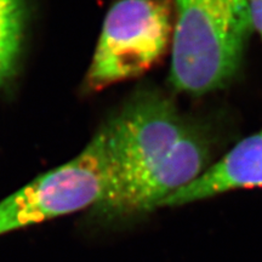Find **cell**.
<instances>
[{"label":"cell","mask_w":262,"mask_h":262,"mask_svg":"<svg viewBox=\"0 0 262 262\" xmlns=\"http://www.w3.org/2000/svg\"><path fill=\"white\" fill-rule=\"evenodd\" d=\"M111 182L94 209L110 222L149 214L202 175L217 150V134L202 118L183 112L171 97L142 89L107 125Z\"/></svg>","instance_id":"cell-1"},{"label":"cell","mask_w":262,"mask_h":262,"mask_svg":"<svg viewBox=\"0 0 262 262\" xmlns=\"http://www.w3.org/2000/svg\"><path fill=\"white\" fill-rule=\"evenodd\" d=\"M169 81L203 96L227 88L241 71L254 32L247 0H173Z\"/></svg>","instance_id":"cell-2"},{"label":"cell","mask_w":262,"mask_h":262,"mask_svg":"<svg viewBox=\"0 0 262 262\" xmlns=\"http://www.w3.org/2000/svg\"><path fill=\"white\" fill-rule=\"evenodd\" d=\"M111 182V158L102 127L63 165L38 176L0 202V235L101 204Z\"/></svg>","instance_id":"cell-3"},{"label":"cell","mask_w":262,"mask_h":262,"mask_svg":"<svg viewBox=\"0 0 262 262\" xmlns=\"http://www.w3.org/2000/svg\"><path fill=\"white\" fill-rule=\"evenodd\" d=\"M262 187V127L241 140L194 181L169 199L165 206L205 201L231 191Z\"/></svg>","instance_id":"cell-5"},{"label":"cell","mask_w":262,"mask_h":262,"mask_svg":"<svg viewBox=\"0 0 262 262\" xmlns=\"http://www.w3.org/2000/svg\"><path fill=\"white\" fill-rule=\"evenodd\" d=\"M169 0H119L110 9L88 73V86L100 90L149 70L172 37Z\"/></svg>","instance_id":"cell-4"},{"label":"cell","mask_w":262,"mask_h":262,"mask_svg":"<svg viewBox=\"0 0 262 262\" xmlns=\"http://www.w3.org/2000/svg\"><path fill=\"white\" fill-rule=\"evenodd\" d=\"M26 24V0H0V89L8 86L17 73Z\"/></svg>","instance_id":"cell-6"},{"label":"cell","mask_w":262,"mask_h":262,"mask_svg":"<svg viewBox=\"0 0 262 262\" xmlns=\"http://www.w3.org/2000/svg\"><path fill=\"white\" fill-rule=\"evenodd\" d=\"M247 4L254 32H257L262 40V0H247Z\"/></svg>","instance_id":"cell-7"}]
</instances>
